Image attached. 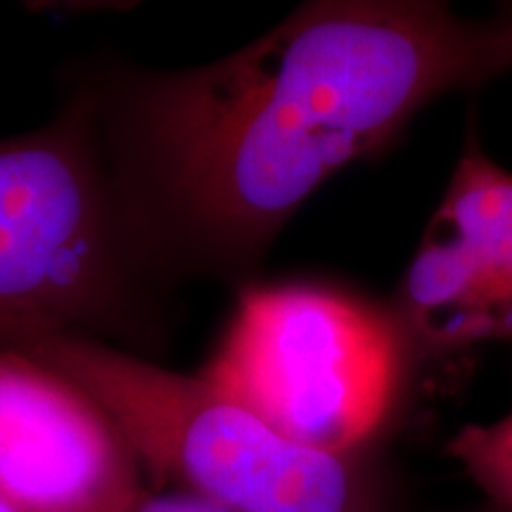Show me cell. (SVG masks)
Returning <instances> with one entry per match:
<instances>
[{
    "mask_svg": "<svg viewBox=\"0 0 512 512\" xmlns=\"http://www.w3.org/2000/svg\"><path fill=\"white\" fill-rule=\"evenodd\" d=\"M0 512H22V510H19L15 503H10L8 498L0 494Z\"/></svg>",
    "mask_w": 512,
    "mask_h": 512,
    "instance_id": "10",
    "label": "cell"
},
{
    "mask_svg": "<svg viewBox=\"0 0 512 512\" xmlns=\"http://www.w3.org/2000/svg\"><path fill=\"white\" fill-rule=\"evenodd\" d=\"M138 458L91 399L0 347V494L22 512H126Z\"/></svg>",
    "mask_w": 512,
    "mask_h": 512,
    "instance_id": "6",
    "label": "cell"
},
{
    "mask_svg": "<svg viewBox=\"0 0 512 512\" xmlns=\"http://www.w3.org/2000/svg\"><path fill=\"white\" fill-rule=\"evenodd\" d=\"M394 325L422 358L512 339V171L472 131L396 297Z\"/></svg>",
    "mask_w": 512,
    "mask_h": 512,
    "instance_id": "5",
    "label": "cell"
},
{
    "mask_svg": "<svg viewBox=\"0 0 512 512\" xmlns=\"http://www.w3.org/2000/svg\"><path fill=\"white\" fill-rule=\"evenodd\" d=\"M91 399L138 463L233 512H380L361 453L320 451L268 425L207 377L178 375L86 335L12 349Z\"/></svg>",
    "mask_w": 512,
    "mask_h": 512,
    "instance_id": "2",
    "label": "cell"
},
{
    "mask_svg": "<svg viewBox=\"0 0 512 512\" xmlns=\"http://www.w3.org/2000/svg\"><path fill=\"white\" fill-rule=\"evenodd\" d=\"M446 456L463 467L491 508L512 512V411L486 425H465L446 444Z\"/></svg>",
    "mask_w": 512,
    "mask_h": 512,
    "instance_id": "7",
    "label": "cell"
},
{
    "mask_svg": "<svg viewBox=\"0 0 512 512\" xmlns=\"http://www.w3.org/2000/svg\"><path fill=\"white\" fill-rule=\"evenodd\" d=\"M126 512H233L221 505L204 501L185 491H166V494H140Z\"/></svg>",
    "mask_w": 512,
    "mask_h": 512,
    "instance_id": "8",
    "label": "cell"
},
{
    "mask_svg": "<svg viewBox=\"0 0 512 512\" xmlns=\"http://www.w3.org/2000/svg\"><path fill=\"white\" fill-rule=\"evenodd\" d=\"M107 202L69 121L0 140V347L83 335L117 297Z\"/></svg>",
    "mask_w": 512,
    "mask_h": 512,
    "instance_id": "4",
    "label": "cell"
},
{
    "mask_svg": "<svg viewBox=\"0 0 512 512\" xmlns=\"http://www.w3.org/2000/svg\"><path fill=\"white\" fill-rule=\"evenodd\" d=\"M503 38H505V50H508V62L512 67V22L503 24Z\"/></svg>",
    "mask_w": 512,
    "mask_h": 512,
    "instance_id": "9",
    "label": "cell"
},
{
    "mask_svg": "<svg viewBox=\"0 0 512 512\" xmlns=\"http://www.w3.org/2000/svg\"><path fill=\"white\" fill-rule=\"evenodd\" d=\"M403 347L392 318L318 287L242 297L204 377L299 444L356 456L392 413Z\"/></svg>",
    "mask_w": 512,
    "mask_h": 512,
    "instance_id": "3",
    "label": "cell"
},
{
    "mask_svg": "<svg viewBox=\"0 0 512 512\" xmlns=\"http://www.w3.org/2000/svg\"><path fill=\"white\" fill-rule=\"evenodd\" d=\"M508 67L503 24L446 3L323 0L219 62L147 81L128 133L166 219L242 259L420 107Z\"/></svg>",
    "mask_w": 512,
    "mask_h": 512,
    "instance_id": "1",
    "label": "cell"
}]
</instances>
